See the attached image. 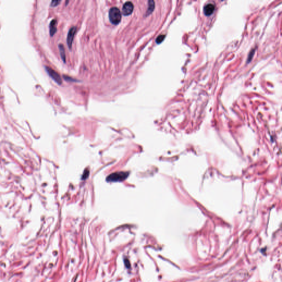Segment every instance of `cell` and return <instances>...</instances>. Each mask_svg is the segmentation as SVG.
<instances>
[{
    "instance_id": "cell-6",
    "label": "cell",
    "mask_w": 282,
    "mask_h": 282,
    "mask_svg": "<svg viewBox=\"0 0 282 282\" xmlns=\"http://www.w3.org/2000/svg\"><path fill=\"white\" fill-rule=\"evenodd\" d=\"M215 10V6L212 3H208L204 6L203 12L204 15L207 16H210L214 12Z\"/></svg>"
},
{
    "instance_id": "cell-8",
    "label": "cell",
    "mask_w": 282,
    "mask_h": 282,
    "mask_svg": "<svg viewBox=\"0 0 282 282\" xmlns=\"http://www.w3.org/2000/svg\"><path fill=\"white\" fill-rule=\"evenodd\" d=\"M155 8V2L152 0H149L148 1V7L147 11L146 12V16H149L152 13Z\"/></svg>"
},
{
    "instance_id": "cell-11",
    "label": "cell",
    "mask_w": 282,
    "mask_h": 282,
    "mask_svg": "<svg viewBox=\"0 0 282 282\" xmlns=\"http://www.w3.org/2000/svg\"><path fill=\"white\" fill-rule=\"evenodd\" d=\"M61 2L60 1H52L51 3V7H56L58 6L60 3Z\"/></svg>"
},
{
    "instance_id": "cell-1",
    "label": "cell",
    "mask_w": 282,
    "mask_h": 282,
    "mask_svg": "<svg viewBox=\"0 0 282 282\" xmlns=\"http://www.w3.org/2000/svg\"><path fill=\"white\" fill-rule=\"evenodd\" d=\"M109 19L112 24L117 25L120 23L121 20V13L118 8L113 7L111 8L109 13Z\"/></svg>"
},
{
    "instance_id": "cell-2",
    "label": "cell",
    "mask_w": 282,
    "mask_h": 282,
    "mask_svg": "<svg viewBox=\"0 0 282 282\" xmlns=\"http://www.w3.org/2000/svg\"><path fill=\"white\" fill-rule=\"evenodd\" d=\"M129 176V173L125 172H115L107 176V181L109 182L121 181L125 180Z\"/></svg>"
},
{
    "instance_id": "cell-5",
    "label": "cell",
    "mask_w": 282,
    "mask_h": 282,
    "mask_svg": "<svg viewBox=\"0 0 282 282\" xmlns=\"http://www.w3.org/2000/svg\"><path fill=\"white\" fill-rule=\"evenodd\" d=\"M133 5L131 2L127 1L125 2L122 9V13L124 16H129L133 11Z\"/></svg>"
},
{
    "instance_id": "cell-7",
    "label": "cell",
    "mask_w": 282,
    "mask_h": 282,
    "mask_svg": "<svg viewBox=\"0 0 282 282\" xmlns=\"http://www.w3.org/2000/svg\"><path fill=\"white\" fill-rule=\"evenodd\" d=\"M56 20L53 19L52 21L50 22V34L51 36H53L56 33L57 31V28H56Z\"/></svg>"
},
{
    "instance_id": "cell-4",
    "label": "cell",
    "mask_w": 282,
    "mask_h": 282,
    "mask_svg": "<svg viewBox=\"0 0 282 282\" xmlns=\"http://www.w3.org/2000/svg\"><path fill=\"white\" fill-rule=\"evenodd\" d=\"M76 32L77 28L75 27H73L71 28L68 32L67 36V46L69 47L70 49H71V48H72V42Z\"/></svg>"
},
{
    "instance_id": "cell-9",
    "label": "cell",
    "mask_w": 282,
    "mask_h": 282,
    "mask_svg": "<svg viewBox=\"0 0 282 282\" xmlns=\"http://www.w3.org/2000/svg\"><path fill=\"white\" fill-rule=\"evenodd\" d=\"M59 49L60 51V53L61 58L62 60V61L65 63V62H66V55H65V48L63 46V45L60 44L59 45Z\"/></svg>"
},
{
    "instance_id": "cell-10",
    "label": "cell",
    "mask_w": 282,
    "mask_h": 282,
    "mask_svg": "<svg viewBox=\"0 0 282 282\" xmlns=\"http://www.w3.org/2000/svg\"><path fill=\"white\" fill-rule=\"evenodd\" d=\"M165 38V35H159L156 39V42L158 44H160L164 41V40Z\"/></svg>"
},
{
    "instance_id": "cell-3",
    "label": "cell",
    "mask_w": 282,
    "mask_h": 282,
    "mask_svg": "<svg viewBox=\"0 0 282 282\" xmlns=\"http://www.w3.org/2000/svg\"><path fill=\"white\" fill-rule=\"evenodd\" d=\"M45 70H46V72H47L48 74H49L51 77L55 81L56 83H57L59 85L62 84L61 78L58 72H56L55 70H53L52 68H51L49 66L45 67Z\"/></svg>"
}]
</instances>
